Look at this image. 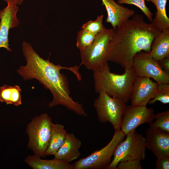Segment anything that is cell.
Returning <instances> with one entry per match:
<instances>
[{
  "label": "cell",
  "instance_id": "obj_24",
  "mask_svg": "<svg viewBox=\"0 0 169 169\" xmlns=\"http://www.w3.org/2000/svg\"><path fill=\"white\" fill-rule=\"evenodd\" d=\"M103 15L98 16L94 21L90 20L84 24L82 26V29L96 36L103 30L104 26L103 24Z\"/></svg>",
  "mask_w": 169,
  "mask_h": 169
},
{
  "label": "cell",
  "instance_id": "obj_15",
  "mask_svg": "<svg viewBox=\"0 0 169 169\" xmlns=\"http://www.w3.org/2000/svg\"><path fill=\"white\" fill-rule=\"evenodd\" d=\"M81 145L80 140L73 134L67 133L63 144L54 155V158L69 163L80 156Z\"/></svg>",
  "mask_w": 169,
  "mask_h": 169
},
{
  "label": "cell",
  "instance_id": "obj_28",
  "mask_svg": "<svg viewBox=\"0 0 169 169\" xmlns=\"http://www.w3.org/2000/svg\"><path fill=\"white\" fill-rule=\"evenodd\" d=\"M158 63L164 72L169 75V57L165 58L158 61Z\"/></svg>",
  "mask_w": 169,
  "mask_h": 169
},
{
  "label": "cell",
  "instance_id": "obj_17",
  "mask_svg": "<svg viewBox=\"0 0 169 169\" xmlns=\"http://www.w3.org/2000/svg\"><path fill=\"white\" fill-rule=\"evenodd\" d=\"M151 49L150 53L156 61L169 57V28L161 31L157 34Z\"/></svg>",
  "mask_w": 169,
  "mask_h": 169
},
{
  "label": "cell",
  "instance_id": "obj_9",
  "mask_svg": "<svg viewBox=\"0 0 169 169\" xmlns=\"http://www.w3.org/2000/svg\"><path fill=\"white\" fill-rule=\"evenodd\" d=\"M132 68L138 76L151 78L158 84H169V75L161 67L150 52L141 51L135 56Z\"/></svg>",
  "mask_w": 169,
  "mask_h": 169
},
{
  "label": "cell",
  "instance_id": "obj_5",
  "mask_svg": "<svg viewBox=\"0 0 169 169\" xmlns=\"http://www.w3.org/2000/svg\"><path fill=\"white\" fill-rule=\"evenodd\" d=\"M52 122L51 118L45 113L33 118L27 126V147L34 155L40 157H45V154L51 137Z\"/></svg>",
  "mask_w": 169,
  "mask_h": 169
},
{
  "label": "cell",
  "instance_id": "obj_21",
  "mask_svg": "<svg viewBox=\"0 0 169 169\" xmlns=\"http://www.w3.org/2000/svg\"><path fill=\"white\" fill-rule=\"evenodd\" d=\"M157 101L163 104L169 103V84H158L154 97L150 100L148 104H152Z\"/></svg>",
  "mask_w": 169,
  "mask_h": 169
},
{
  "label": "cell",
  "instance_id": "obj_18",
  "mask_svg": "<svg viewBox=\"0 0 169 169\" xmlns=\"http://www.w3.org/2000/svg\"><path fill=\"white\" fill-rule=\"evenodd\" d=\"M67 133L64 125L52 122L50 141L45 154V157L54 155L63 144Z\"/></svg>",
  "mask_w": 169,
  "mask_h": 169
},
{
  "label": "cell",
  "instance_id": "obj_14",
  "mask_svg": "<svg viewBox=\"0 0 169 169\" xmlns=\"http://www.w3.org/2000/svg\"><path fill=\"white\" fill-rule=\"evenodd\" d=\"M101 0L107 13L106 22L111 24L113 29L121 25L135 14L134 10L123 7L114 0Z\"/></svg>",
  "mask_w": 169,
  "mask_h": 169
},
{
  "label": "cell",
  "instance_id": "obj_23",
  "mask_svg": "<svg viewBox=\"0 0 169 169\" xmlns=\"http://www.w3.org/2000/svg\"><path fill=\"white\" fill-rule=\"evenodd\" d=\"M96 36L82 29L78 33L76 45L79 50L91 45Z\"/></svg>",
  "mask_w": 169,
  "mask_h": 169
},
{
  "label": "cell",
  "instance_id": "obj_1",
  "mask_svg": "<svg viewBox=\"0 0 169 169\" xmlns=\"http://www.w3.org/2000/svg\"><path fill=\"white\" fill-rule=\"evenodd\" d=\"M22 47L26 64L20 66L17 72L23 79L24 80L36 79L50 91L53 98L49 104V107L62 105L79 116H87L82 105L74 101L70 96L67 78L60 72L62 69L70 71L80 81L82 77L79 71L80 66L66 67L59 64L56 65L49 59L45 60L41 57L29 43L24 41Z\"/></svg>",
  "mask_w": 169,
  "mask_h": 169
},
{
  "label": "cell",
  "instance_id": "obj_13",
  "mask_svg": "<svg viewBox=\"0 0 169 169\" xmlns=\"http://www.w3.org/2000/svg\"><path fill=\"white\" fill-rule=\"evenodd\" d=\"M18 9L17 5L8 3L7 7L0 11V48H4L9 52L12 50L9 47V31L19 23L17 16Z\"/></svg>",
  "mask_w": 169,
  "mask_h": 169
},
{
  "label": "cell",
  "instance_id": "obj_20",
  "mask_svg": "<svg viewBox=\"0 0 169 169\" xmlns=\"http://www.w3.org/2000/svg\"><path fill=\"white\" fill-rule=\"evenodd\" d=\"M151 2L155 5L156 11L151 22L161 30L169 28V18L166 15V6L167 0H145Z\"/></svg>",
  "mask_w": 169,
  "mask_h": 169
},
{
  "label": "cell",
  "instance_id": "obj_8",
  "mask_svg": "<svg viewBox=\"0 0 169 169\" xmlns=\"http://www.w3.org/2000/svg\"><path fill=\"white\" fill-rule=\"evenodd\" d=\"M125 136L121 130L115 131L112 139L107 145L75 162L74 164V169H107L111 161L115 149Z\"/></svg>",
  "mask_w": 169,
  "mask_h": 169
},
{
  "label": "cell",
  "instance_id": "obj_22",
  "mask_svg": "<svg viewBox=\"0 0 169 169\" xmlns=\"http://www.w3.org/2000/svg\"><path fill=\"white\" fill-rule=\"evenodd\" d=\"M155 120L150 126L159 128L169 133V110L155 114Z\"/></svg>",
  "mask_w": 169,
  "mask_h": 169
},
{
  "label": "cell",
  "instance_id": "obj_29",
  "mask_svg": "<svg viewBox=\"0 0 169 169\" xmlns=\"http://www.w3.org/2000/svg\"><path fill=\"white\" fill-rule=\"evenodd\" d=\"M8 3H11L18 5H21L24 1V0H3Z\"/></svg>",
  "mask_w": 169,
  "mask_h": 169
},
{
  "label": "cell",
  "instance_id": "obj_25",
  "mask_svg": "<svg viewBox=\"0 0 169 169\" xmlns=\"http://www.w3.org/2000/svg\"><path fill=\"white\" fill-rule=\"evenodd\" d=\"M117 3L120 4H132L140 9L151 23L153 18V14L147 7L145 0H117Z\"/></svg>",
  "mask_w": 169,
  "mask_h": 169
},
{
  "label": "cell",
  "instance_id": "obj_16",
  "mask_svg": "<svg viewBox=\"0 0 169 169\" xmlns=\"http://www.w3.org/2000/svg\"><path fill=\"white\" fill-rule=\"evenodd\" d=\"M25 162L33 169H74V164H70L62 160L54 158L44 160L35 155H28Z\"/></svg>",
  "mask_w": 169,
  "mask_h": 169
},
{
  "label": "cell",
  "instance_id": "obj_27",
  "mask_svg": "<svg viewBox=\"0 0 169 169\" xmlns=\"http://www.w3.org/2000/svg\"><path fill=\"white\" fill-rule=\"evenodd\" d=\"M155 166L156 169H169V156H163L157 159Z\"/></svg>",
  "mask_w": 169,
  "mask_h": 169
},
{
  "label": "cell",
  "instance_id": "obj_4",
  "mask_svg": "<svg viewBox=\"0 0 169 169\" xmlns=\"http://www.w3.org/2000/svg\"><path fill=\"white\" fill-rule=\"evenodd\" d=\"M112 31V29H108L104 26L91 45L79 50L81 64L93 71H100L104 68L108 62Z\"/></svg>",
  "mask_w": 169,
  "mask_h": 169
},
{
  "label": "cell",
  "instance_id": "obj_3",
  "mask_svg": "<svg viewBox=\"0 0 169 169\" xmlns=\"http://www.w3.org/2000/svg\"><path fill=\"white\" fill-rule=\"evenodd\" d=\"M93 75L96 93L104 91L126 104L130 100L134 81L138 76L132 68L125 69L122 74L111 73L108 63L102 70L93 71Z\"/></svg>",
  "mask_w": 169,
  "mask_h": 169
},
{
  "label": "cell",
  "instance_id": "obj_2",
  "mask_svg": "<svg viewBox=\"0 0 169 169\" xmlns=\"http://www.w3.org/2000/svg\"><path fill=\"white\" fill-rule=\"evenodd\" d=\"M112 30L107 60L124 69L132 68L138 53L150 52L153 41L161 31L153 23L146 22L143 16L138 14Z\"/></svg>",
  "mask_w": 169,
  "mask_h": 169
},
{
  "label": "cell",
  "instance_id": "obj_19",
  "mask_svg": "<svg viewBox=\"0 0 169 169\" xmlns=\"http://www.w3.org/2000/svg\"><path fill=\"white\" fill-rule=\"evenodd\" d=\"M21 91L18 85L4 84L0 87V101L16 106L21 105Z\"/></svg>",
  "mask_w": 169,
  "mask_h": 169
},
{
  "label": "cell",
  "instance_id": "obj_10",
  "mask_svg": "<svg viewBox=\"0 0 169 169\" xmlns=\"http://www.w3.org/2000/svg\"><path fill=\"white\" fill-rule=\"evenodd\" d=\"M154 115L153 109L146 106L126 105L122 117L120 130L126 136L140 125L152 122Z\"/></svg>",
  "mask_w": 169,
  "mask_h": 169
},
{
  "label": "cell",
  "instance_id": "obj_7",
  "mask_svg": "<svg viewBox=\"0 0 169 169\" xmlns=\"http://www.w3.org/2000/svg\"><path fill=\"white\" fill-rule=\"evenodd\" d=\"M125 140L116 146L113 158L107 169H116L121 161L130 160H144L145 158V138L135 130L127 135Z\"/></svg>",
  "mask_w": 169,
  "mask_h": 169
},
{
  "label": "cell",
  "instance_id": "obj_12",
  "mask_svg": "<svg viewBox=\"0 0 169 169\" xmlns=\"http://www.w3.org/2000/svg\"><path fill=\"white\" fill-rule=\"evenodd\" d=\"M146 148L157 159L169 156V133L158 128L150 126L146 132Z\"/></svg>",
  "mask_w": 169,
  "mask_h": 169
},
{
  "label": "cell",
  "instance_id": "obj_11",
  "mask_svg": "<svg viewBox=\"0 0 169 169\" xmlns=\"http://www.w3.org/2000/svg\"><path fill=\"white\" fill-rule=\"evenodd\" d=\"M158 84L150 78L137 76L134 81L130 100L131 105L146 106L155 96Z\"/></svg>",
  "mask_w": 169,
  "mask_h": 169
},
{
  "label": "cell",
  "instance_id": "obj_26",
  "mask_svg": "<svg viewBox=\"0 0 169 169\" xmlns=\"http://www.w3.org/2000/svg\"><path fill=\"white\" fill-rule=\"evenodd\" d=\"M141 161L130 160L119 162L116 169H142Z\"/></svg>",
  "mask_w": 169,
  "mask_h": 169
},
{
  "label": "cell",
  "instance_id": "obj_6",
  "mask_svg": "<svg viewBox=\"0 0 169 169\" xmlns=\"http://www.w3.org/2000/svg\"><path fill=\"white\" fill-rule=\"evenodd\" d=\"M94 103L97 119L101 123L109 122L115 131L120 130L122 115L126 104L122 100L112 97L103 91H100Z\"/></svg>",
  "mask_w": 169,
  "mask_h": 169
}]
</instances>
